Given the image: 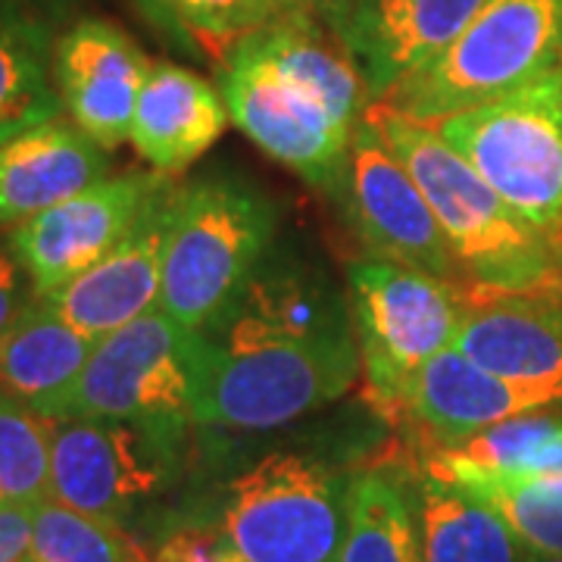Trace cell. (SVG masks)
I'll return each instance as SVG.
<instances>
[{
	"instance_id": "29",
	"label": "cell",
	"mask_w": 562,
	"mask_h": 562,
	"mask_svg": "<svg viewBox=\"0 0 562 562\" xmlns=\"http://www.w3.org/2000/svg\"><path fill=\"white\" fill-rule=\"evenodd\" d=\"M32 301H35L32 281L16 260L10 241H0V335L20 319Z\"/></svg>"
},
{
	"instance_id": "20",
	"label": "cell",
	"mask_w": 562,
	"mask_h": 562,
	"mask_svg": "<svg viewBox=\"0 0 562 562\" xmlns=\"http://www.w3.org/2000/svg\"><path fill=\"white\" fill-rule=\"evenodd\" d=\"M91 350L94 338L81 335L50 303L35 297L0 335V397L50 416L81 375Z\"/></svg>"
},
{
	"instance_id": "30",
	"label": "cell",
	"mask_w": 562,
	"mask_h": 562,
	"mask_svg": "<svg viewBox=\"0 0 562 562\" xmlns=\"http://www.w3.org/2000/svg\"><path fill=\"white\" fill-rule=\"evenodd\" d=\"M32 543V509L0 506V562H20Z\"/></svg>"
},
{
	"instance_id": "2",
	"label": "cell",
	"mask_w": 562,
	"mask_h": 562,
	"mask_svg": "<svg viewBox=\"0 0 562 562\" xmlns=\"http://www.w3.org/2000/svg\"><path fill=\"white\" fill-rule=\"evenodd\" d=\"M228 116L247 138L303 181L338 191L357 122L372 106L341 38L288 10L238 41L220 72Z\"/></svg>"
},
{
	"instance_id": "6",
	"label": "cell",
	"mask_w": 562,
	"mask_h": 562,
	"mask_svg": "<svg viewBox=\"0 0 562 562\" xmlns=\"http://www.w3.org/2000/svg\"><path fill=\"white\" fill-rule=\"evenodd\" d=\"M272 232V206L244 184L194 181L181 188L157 310L191 331L220 322L250 288Z\"/></svg>"
},
{
	"instance_id": "14",
	"label": "cell",
	"mask_w": 562,
	"mask_h": 562,
	"mask_svg": "<svg viewBox=\"0 0 562 562\" xmlns=\"http://www.w3.org/2000/svg\"><path fill=\"white\" fill-rule=\"evenodd\" d=\"M154 63L120 25L81 20L54 47V81L66 116L88 138L116 150L132 135L140 88Z\"/></svg>"
},
{
	"instance_id": "11",
	"label": "cell",
	"mask_w": 562,
	"mask_h": 562,
	"mask_svg": "<svg viewBox=\"0 0 562 562\" xmlns=\"http://www.w3.org/2000/svg\"><path fill=\"white\" fill-rule=\"evenodd\" d=\"M172 176L135 169L106 176L88 191L13 225L10 247L32 281L35 297H50L88 272L138 225Z\"/></svg>"
},
{
	"instance_id": "33",
	"label": "cell",
	"mask_w": 562,
	"mask_h": 562,
	"mask_svg": "<svg viewBox=\"0 0 562 562\" xmlns=\"http://www.w3.org/2000/svg\"><path fill=\"white\" fill-rule=\"evenodd\" d=\"M284 3V13L288 10H316V7H325L328 0H281Z\"/></svg>"
},
{
	"instance_id": "18",
	"label": "cell",
	"mask_w": 562,
	"mask_h": 562,
	"mask_svg": "<svg viewBox=\"0 0 562 562\" xmlns=\"http://www.w3.org/2000/svg\"><path fill=\"white\" fill-rule=\"evenodd\" d=\"M110 150L72 120H47L0 144V228L20 225L110 176Z\"/></svg>"
},
{
	"instance_id": "23",
	"label": "cell",
	"mask_w": 562,
	"mask_h": 562,
	"mask_svg": "<svg viewBox=\"0 0 562 562\" xmlns=\"http://www.w3.org/2000/svg\"><path fill=\"white\" fill-rule=\"evenodd\" d=\"M63 103L47 66V32L0 13V144L57 120Z\"/></svg>"
},
{
	"instance_id": "28",
	"label": "cell",
	"mask_w": 562,
	"mask_h": 562,
	"mask_svg": "<svg viewBox=\"0 0 562 562\" xmlns=\"http://www.w3.org/2000/svg\"><path fill=\"white\" fill-rule=\"evenodd\" d=\"M150 562H241L222 525H191L172 531Z\"/></svg>"
},
{
	"instance_id": "16",
	"label": "cell",
	"mask_w": 562,
	"mask_h": 562,
	"mask_svg": "<svg viewBox=\"0 0 562 562\" xmlns=\"http://www.w3.org/2000/svg\"><path fill=\"white\" fill-rule=\"evenodd\" d=\"M560 406L562 403L541 391H528L506 382L469 360L457 347H447L435 360L422 366L406 394L401 419L394 425L409 431L422 450H435V447H457L472 435L513 416L560 409Z\"/></svg>"
},
{
	"instance_id": "25",
	"label": "cell",
	"mask_w": 562,
	"mask_h": 562,
	"mask_svg": "<svg viewBox=\"0 0 562 562\" xmlns=\"http://www.w3.org/2000/svg\"><path fill=\"white\" fill-rule=\"evenodd\" d=\"M166 35L228 57V50L284 13L281 0H138Z\"/></svg>"
},
{
	"instance_id": "31",
	"label": "cell",
	"mask_w": 562,
	"mask_h": 562,
	"mask_svg": "<svg viewBox=\"0 0 562 562\" xmlns=\"http://www.w3.org/2000/svg\"><path fill=\"white\" fill-rule=\"evenodd\" d=\"M57 3L60 0H0V13H10V16H20V20L41 25V13L54 10Z\"/></svg>"
},
{
	"instance_id": "19",
	"label": "cell",
	"mask_w": 562,
	"mask_h": 562,
	"mask_svg": "<svg viewBox=\"0 0 562 562\" xmlns=\"http://www.w3.org/2000/svg\"><path fill=\"white\" fill-rule=\"evenodd\" d=\"M228 120V103L213 81L176 63H154L128 140L150 169L179 176L222 138Z\"/></svg>"
},
{
	"instance_id": "7",
	"label": "cell",
	"mask_w": 562,
	"mask_h": 562,
	"mask_svg": "<svg viewBox=\"0 0 562 562\" xmlns=\"http://www.w3.org/2000/svg\"><path fill=\"white\" fill-rule=\"evenodd\" d=\"M347 281L362 397L382 419L397 422L422 366L457 341L469 297L457 281L382 257L350 262Z\"/></svg>"
},
{
	"instance_id": "9",
	"label": "cell",
	"mask_w": 562,
	"mask_h": 562,
	"mask_svg": "<svg viewBox=\"0 0 562 562\" xmlns=\"http://www.w3.org/2000/svg\"><path fill=\"white\" fill-rule=\"evenodd\" d=\"M350 479L297 453H272L228 491L222 531L241 562H338Z\"/></svg>"
},
{
	"instance_id": "8",
	"label": "cell",
	"mask_w": 562,
	"mask_h": 562,
	"mask_svg": "<svg viewBox=\"0 0 562 562\" xmlns=\"http://www.w3.org/2000/svg\"><path fill=\"white\" fill-rule=\"evenodd\" d=\"M198 331L150 310L94 341L47 419H120L184 428L194 409Z\"/></svg>"
},
{
	"instance_id": "32",
	"label": "cell",
	"mask_w": 562,
	"mask_h": 562,
	"mask_svg": "<svg viewBox=\"0 0 562 562\" xmlns=\"http://www.w3.org/2000/svg\"><path fill=\"white\" fill-rule=\"evenodd\" d=\"M528 294H538V297H547V301H557L562 306V269L560 272H553L550 279L541 281L535 291H528Z\"/></svg>"
},
{
	"instance_id": "10",
	"label": "cell",
	"mask_w": 562,
	"mask_h": 562,
	"mask_svg": "<svg viewBox=\"0 0 562 562\" xmlns=\"http://www.w3.org/2000/svg\"><path fill=\"white\" fill-rule=\"evenodd\" d=\"M184 428L120 419H50V501L122 519L172 479Z\"/></svg>"
},
{
	"instance_id": "1",
	"label": "cell",
	"mask_w": 562,
	"mask_h": 562,
	"mask_svg": "<svg viewBox=\"0 0 562 562\" xmlns=\"http://www.w3.org/2000/svg\"><path fill=\"white\" fill-rule=\"evenodd\" d=\"M362 375L353 316L301 288L254 281L220 322L198 331V425L269 431L344 397Z\"/></svg>"
},
{
	"instance_id": "24",
	"label": "cell",
	"mask_w": 562,
	"mask_h": 562,
	"mask_svg": "<svg viewBox=\"0 0 562 562\" xmlns=\"http://www.w3.org/2000/svg\"><path fill=\"white\" fill-rule=\"evenodd\" d=\"M447 482L462 484L494 506L528 553L562 557V479L457 472L447 475Z\"/></svg>"
},
{
	"instance_id": "13",
	"label": "cell",
	"mask_w": 562,
	"mask_h": 562,
	"mask_svg": "<svg viewBox=\"0 0 562 562\" xmlns=\"http://www.w3.org/2000/svg\"><path fill=\"white\" fill-rule=\"evenodd\" d=\"M487 0H328L325 20L360 66L372 103L435 60Z\"/></svg>"
},
{
	"instance_id": "27",
	"label": "cell",
	"mask_w": 562,
	"mask_h": 562,
	"mask_svg": "<svg viewBox=\"0 0 562 562\" xmlns=\"http://www.w3.org/2000/svg\"><path fill=\"white\" fill-rule=\"evenodd\" d=\"M32 562H150L120 525L44 501L32 509Z\"/></svg>"
},
{
	"instance_id": "34",
	"label": "cell",
	"mask_w": 562,
	"mask_h": 562,
	"mask_svg": "<svg viewBox=\"0 0 562 562\" xmlns=\"http://www.w3.org/2000/svg\"><path fill=\"white\" fill-rule=\"evenodd\" d=\"M522 562H562V557H543V553H528L525 550Z\"/></svg>"
},
{
	"instance_id": "4",
	"label": "cell",
	"mask_w": 562,
	"mask_h": 562,
	"mask_svg": "<svg viewBox=\"0 0 562 562\" xmlns=\"http://www.w3.org/2000/svg\"><path fill=\"white\" fill-rule=\"evenodd\" d=\"M562 69V0H487L435 60L375 106L438 125Z\"/></svg>"
},
{
	"instance_id": "26",
	"label": "cell",
	"mask_w": 562,
	"mask_h": 562,
	"mask_svg": "<svg viewBox=\"0 0 562 562\" xmlns=\"http://www.w3.org/2000/svg\"><path fill=\"white\" fill-rule=\"evenodd\" d=\"M50 501V419L0 397V506L35 509Z\"/></svg>"
},
{
	"instance_id": "12",
	"label": "cell",
	"mask_w": 562,
	"mask_h": 562,
	"mask_svg": "<svg viewBox=\"0 0 562 562\" xmlns=\"http://www.w3.org/2000/svg\"><path fill=\"white\" fill-rule=\"evenodd\" d=\"M338 188H344L353 225L375 257L462 284L422 188L369 113L353 128Z\"/></svg>"
},
{
	"instance_id": "5",
	"label": "cell",
	"mask_w": 562,
	"mask_h": 562,
	"mask_svg": "<svg viewBox=\"0 0 562 562\" xmlns=\"http://www.w3.org/2000/svg\"><path fill=\"white\" fill-rule=\"evenodd\" d=\"M562 269V69L431 125Z\"/></svg>"
},
{
	"instance_id": "15",
	"label": "cell",
	"mask_w": 562,
	"mask_h": 562,
	"mask_svg": "<svg viewBox=\"0 0 562 562\" xmlns=\"http://www.w3.org/2000/svg\"><path fill=\"white\" fill-rule=\"evenodd\" d=\"M179 191L181 184L169 181L138 225L98 266L41 301L50 303L72 328L94 341L150 313L160 301L162 257Z\"/></svg>"
},
{
	"instance_id": "21",
	"label": "cell",
	"mask_w": 562,
	"mask_h": 562,
	"mask_svg": "<svg viewBox=\"0 0 562 562\" xmlns=\"http://www.w3.org/2000/svg\"><path fill=\"white\" fill-rule=\"evenodd\" d=\"M422 562H522L525 547L501 513L462 484L409 465Z\"/></svg>"
},
{
	"instance_id": "35",
	"label": "cell",
	"mask_w": 562,
	"mask_h": 562,
	"mask_svg": "<svg viewBox=\"0 0 562 562\" xmlns=\"http://www.w3.org/2000/svg\"><path fill=\"white\" fill-rule=\"evenodd\" d=\"M20 562H32V560H29V553H25V557H22V560Z\"/></svg>"
},
{
	"instance_id": "22",
	"label": "cell",
	"mask_w": 562,
	"mask_h": 562,
	"mask_svg": "<svg viewBox=\"0 0 562 562\" xmlns=\"http://www.w3.org/2000/svg\"><path fill=\"white\" fill-rule=\"evenodd\" d=\"M338 562H422L416 503L406 475L369 469L350 479Z\"/></svg>"
},
{
	"instance_id": "3",
	"label": "cell",
	"mask_w": 562,
	"mask_h": 562,
	"mask_svg": "<svg viewBox=\"0 0 562 562\" xmlns=\"http://www.w3.org/2000/svg\"><path fill=\"white\" fill-rule=\"evenodd\" d=\"M366 113L422 188L469 301L528 294L560 272L550 244L525 225L431 125L403 120L375 103Z\"/></svg>"
},
{
	"instance_id": "17",
	"label": "cell",
	"mask_w": 562,
	"mask_h": 562,
	"mask_svg": "<svg viewBox=\"0 0 562 562\" xmlns=\"http://www.w3.org/2000/svg\"><path fill=\"white\" fill-rule=\"evenodd\" d=\"M453 347L506 382L562 403V306L538 294L469 301Z\"/></svg>"
}]
</instances>
